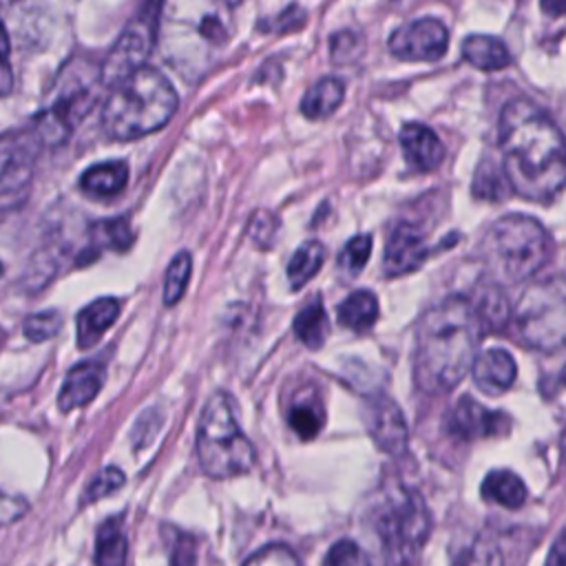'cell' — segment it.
<instances>
[{
    "label": "cell",
    "instance_id": "26",
    "mask_svg": "<svg viewBox=\"0 0 566 566\" xmlns=\"http://www.w3.org/2000/svg\"><path fill=\"white\" fill-rule=\"evenodd\" d=\"M329 332V321H327V312L323 307L321 296L312 298L294 318V334L296 338L310 347V349H318Z\"/></svg>",
    "mask_w": 566,
    "mask_h": 566
},
{
    "label": "cell",
    "instance_id": "3",
    "mask_svg": "<svg viewBox=\"0 0 566 566\" xmlns=\"http://www.w3.org/2000/svg\"><path fill=\"white\" fill-rule=\"evenodd\" d=\"M234 0H164L157 46L186 82L206 77L234 35Z\"/></svg>",
    "mask_w": 566,
    "mask_h": 566
},
{
    "label": "cell",
    "instance_id": "30",
    "mask_svg": "<svg viewBox=\"0 0 566 566\" xmlns=\"http://www.w3.org/2000/svg\"><path fill=\"white\" fill-rule=\"evenodd\" d=\"M473 195L478 199H486V201H500L509 195L511 184L506 179V172L502 166H495L491 159H484L473 177V186H471Z\"/></svg>",
    "mask_w": 566,
    "mask_h": 566
},
{
    "label": "cell",
    "instance_id": "12",
    "mask_svg": "<svg viewBox=\"0 0 566 566\" xmlns=\"http://www.w3.org/2000/svg\"><path fill=\"white\" fill-rule=\"evenodd\" d=\"M365 424L380 451L400 455L407 449V442H409L407 422L402 418L400 407L391 398L387 396L369 398L365 405Z\"/></svg>",
    "mask_w": 566,
    "mask_h": 566
},
{
    "label": "cell",
    "instance_id": "5",
    "mask_svg": "<svg viewBox=\"0 0 566 566\" xmlns=\"http://www.w3.org/2000/svg\"><path fill=\"white\" fill-rule=\"evenodd\" d=\"M104 84L102 66L77 55L57 71L49 99L35 117V135L44 144H62L88 115Z\"/></svg>",
    "mask_w": 566,
    "mask_h": 566
},
{
    "label": "cell",
    "instance_id": "14",
    "mask_svg": "<svg viewBox=\"0 0 566 566\" xmlns=\"http://www.w3.org/2000/svg\"><path fill=\"white\" fill-rule=\"evenodd\" d=\"M427 256H429V245H427L424 230L409 221H402L391 230L387 239L382 270L387 276H400L418 270Z\"/></svg>",
    "mask_w": 566,
    "mask_h": 566
},
{
    "label": "cell",
    "instance_id": "29",
    "mask_svg": "<svg viewBox=\"0 0 566 566\" xmlns=\"http://www.w3.org/2000/svg\"><path fill=\"white\" fill-rule=\"evenodd\" d=\"M325 248L318 241H305L287 263V281L292 290L303 287L323 265Z\"/></svg>",
    "mask_w": 566,
    "mask_h": 566
},
{
    "label": "cell",
    "instance_id": "38",
    "mask_svg": "<svg viewBox=\"0 0 566 566\" xmlns=\"http://www.w3.org/2000/svg\"><path fill=\"white\" fill-rule=\"evenodd\" d=\"M243 566H298V559L290 546L270 544L256 551Z\"/></svg>",
    "mask_w": 566,
    "mask_h": 566
},
{
    "label": "cell",
    "instance_id": "41",
    "mask_svg": "<svg viewBox=\"0 0 566 566\" xmlns=\"http://www.w3.org/2000/svg\"><path fill=\"white\" fill-rule=\"evenodd\" d=\"M197 562V546L190 535H177L170 553V566H195Z\"/></svg>",
    "mask_w": 566,
    "mask_h": 566
},
{
    "label": "cell",
    "instance_id": "22",
    "mask_svg": "<svg viewBox=\"0 0 566 566\" xmlns=\"http://www.w3.org/2000/svg\"><path fill=\"white\" fill-rule=\"evenodd\" d=\"M345 97V84L338 77H323L307 88L301 99V113L307 119L329 117Z\"/></svg>",
    "mask_w": 566,
    "mask_h": 566
},
{
    "label": "cell",
    "instance_id": "44",
    "mask_svg": "<svg viewBox=\"0 0 566 566\" xmlns=\"http://www.w3.org/2000/svg\"><path fill=\"white\" fill-rule=\"evenodd\" d=\"M539 7L546 15H555V18L566 15V0H539Z\"/></svg>",
    "mask_w": 566,
    "mask_h": 566
},
{
    "label": "cell",
    "instance_id": "45",
    "mask_svg": "<svg viewBox=\"0 0 566 566\" xmlns=\"http://www.w3.org/2000/svg\"><path fill=\"white\" fill-rule=\"evenodd\" d=\"M562 382L566 385V367H564V371H562Z\"/></svg>",
    "mask_w": 566,
    "mask_h": 566
},
{
    "label": "cell",
    "instance_id": "28",
    "mask_svg": "<svg viewBox=\"0 0 566 566\" xmlns=\"http://www.w3.org/2000/svg\"><path fill=\"white\" fill-rule=\"evenodd\" d=\"M128 539L117 520L99 526L95 537V566H126Z\"/></svg>",
    "mask_w": 566,
    "mask_h": 566
},
{
    "label": "cell",
    "instance_id": "18",
    "mask_svg": "<svg viewBox=\"0 0 566 566\" xmlns=\"http://www.w3.org/2000/svg\"><path fill=\"white\" fill-rule=\"evenodd\" d=\"M104 382V365L99 363H80L75 365L66 378L64 385L60 389V398L57 405L62 411H71L77 409L86 402H91L97 391L102 389Z\"/></svg>",
    "mask_w": 566,
    "mask_h": 566
},
{
    "label": "cell",
    "instance_id": "13",
    "mask_svg": "<svg viewBox=\"0 0 566 566\" xmlns=\"http://www.w3.org/2000/svg\"><path fill=\"white\" fill-rule=\"evenodd\" d=\"M509 424L506 413L491 411L469 396H462L447 416V431L460 440L502 436L509 431Z\"/></svg>",
    "mask_w": 566,
    "mask_h": 566
},
{
    "label": "cell",
    "instance_id": "16",
    "mask_svg": "<svg viewBox=\"0 0 566 566\" xmlns=\"http://www.w3.org/2000/svg\"><path fill=\"white\" fill-rule=\"evenodd\" d=\"M471 371H473V382L478 385L480 391L489 396H500L513 387L517 376V365L506 349L493 347L478 354Z\"/></svg>",
    "mask_w": 566,
    "mask_h": 566
},
{
    "label": "cell",
    "instance_id": "43",
    "mask_svg": "<svg viewBox=\"0 0 566 566\" xmlns=\"http://www.w3.org/2000/svg\"><path fill=\"white\" fill-rule=\"evenodd\" d=\"M544 566H566V526L557 533V537L546 555Z\"/></svg>",
    "mask_w": 566,
    "mask_h": 566
},
{
    "label": "cell",
    "instance_id": "36",
    "mask_svg": "<svg viewBox=\"0 0 566 566\" xmlns=\"http://www.w3.org/2000/svg\"><path fill=\"white\" fill-rule=\"evenodd\" d=\"M323 566H371V562L356 542L340 539L327 551Z\"/></svg>",
    "mask_w": 566,
    "mask_h": 566
},
{
    "label": "cell",
    "instance_id": "39",
    "mask_svg": "<svg viewBox=\"0 0 566 566\" xmlns=\"http://www.w3.org/2000/svg\"><path fill=\"white\" fill-rule=\"evenodd\" d=\"M329 46H332V60L334 62H340V64L352 62L363 51V38L358 33H352V31H340L332 38Z\"/></svg>",
    "mask_w": 566,
    "mask_h": 566
},
{
    "label": "cell",
    "instance_id": "19",
    "mask_svg": "<svg viewBox=\"0 0 566 566\" xmlns=\"http://www.w3.org/2000/svg\"><path fill=\"white\" fill-rule=\"evenodd\" d=\"M119 301L115 298H97L86 305L77 316V345L91 347L99 340V336L117 321Z\"/></svg>",
    "mask_w": 566,
    "mask_h": 566
},
{
    "label": "cell",
    "instance_id": "6",
    "mask_svg": "<svg viewBox=\"0 0 566 566\" xmlns=\"http://www.w3.org/2000/svg\"><path fill=\"white\" fill-rule=\"evenodd\" d=\"M489 270L504 283H520L533 276L551 254V237L544 226L526 214L497 219L484 237Z\"/></svg>",
    "mask_w": 566,
    "mask_h": 566
},
{
    "label": "cell",
    "instance_id": "23",
    "mask_svg": "<svg viewBox=\"0 0 566 566\" xmlns=\"http://www.w3.org/2000/svg\"><path fill=\"white\" fill-rule=\"evenodd\" d=\"M526 495L522 478L509 469H495L482 482V497L506 509H520L526 502Z\"/></svg>",
    "mask_w": 566,
    "mask_h": 566
},
{
    "label": "cell",
    "instance_id": "1",
    "mask_svg": "<svg viewBox=\"0 0 566 566\" xmlns=\"http://www.w3.org/2000/svg\"><path fill=\"white\" fill-rule=\"evenodd\" d=\"M502 168L511 190L537 203L566 186V139L555 122L528 99H511L500 115Z\"/></svg>",
    "mask_w": 566,
    "mask_h": 566
},
{
    "label": "cell",
    "instance_id": "24",
    "mask_svg": "<svg viewBox=\"0 0 566 566\" xmlns=\"http://www.w3.org/2000/svg\"><path fill=\"white\" fill-rule=\"evenodd\" d=\"M287 422L301 440H312L325 424V409L316 394H298L287 411Z\"/></svg>",
    "mask_w": 566,
    "mask_h": 566
},
{
    "label": "cell",
    "instance_id": "11",
    "mask_svg": "<svg viewBox=\"0 0 566 566\" xmlns=\"http://www.w3.org/2000/svg\"><path fill=\"white\" fill-rule=\"evenodd\" d=\"M449 31L436 18H420L389 35V51L409 62H436L447 53Z\"/></svg>",
    "mask_w": 566,
    "mask_h": 566
},
{
    "label": "cell",
    "instance_id": "8",
    "mask_svg": "<svg viewBox=\"0 0 566 566\" xmlns=\"http://www.w3.org/2000/svg\"><path fill=\"white\" fill-rule=\"evenodd\" d=\"M517 338L537 352L566 349V276H548L531 283L513 307Z\"/></svg>",
    "mask_w": 566,
    "mask_h": 566
},
{
    "label": "cell",
    "instance_id": "35",
    "mask_svg": "<svg viewBox=\"0 0 566 566\" xmlns=\"http://www.w3.org/2000/svg\"><path fill=\"white\" fill-rule=\"evenodd\" d=\"M62 327V316L55 310H46V312H38L31 314L24 321V336L33 343H42L49 340L51 336H55Z\"/></svg>",
    "mask_w": 566,
    "mask_h": 566
},
{
    "label": "cell",
    "instance_id": "27",
    "mask_svg": "<svg viewBox=\"0 0 566 566\" xmlns=\"http://www.w3.org/2000/svg\"><path fill=\"white\" fill-rule=\"evenodd\" d=\"M133 241V232L126 219H106V221H97L91 228V250L82 256L80 263L95 259L104 248L106 250H126Z\"/></svg>",
    "mask_w": 566,
    "mask_h": 566
},
{
    "label": "cell",
    "instance_id": "31",
    "mask_svg": "<svg viewBox=\"0 0 566 566\" xmlns=\"http://www.w3.org/2000/svg\"><path fill=\"white\" fill-rule=\"evenodd\" d=\"M473 307H475L484 329L486 327L489 329H502L511 321V316H513V310H509L506 296L497 287L484 290Z\"/></svg>",
    "mask_w": 566,
    "mask_h": 566
},
{
    "label": "cell",
    "instance_id": "9",
    "mask_svg": "<svg viewBox=\"0 0 566 566\" xmlns=\"http://www.w3.org/2000/svg\"><path fill=\"white\" fill-rule=\"evenodd\" d=\"M431 533V515L418 491L400 486L378 517L385 566H418L420 551Z\"/></svg>",
    "mask_w": 566,
    "mask_h": 566
},
{
    "label": "cell",
    "instance_id": "33",
    "mask_svg": "<svg viewBox=\"0 0 566 566\" xmlns=\"http://www.w3.org/2000/svg\"><path fill=\"white\" fill-rule=\"evenodd\" d=\"M453 566H504V557L493 539L478 537L469 548L460 553Z\"/></svg>",
    "mask_w": 566,
    "mask_h": 566
},
{
    "label": "cell",
    "instance_id": "10",
    "mask_svg": "<svg viewBox=\"0 0 566 566\" xmlns=\"http://www.w3.org/2000/svg\"><path fill=\"white\" fill-rule=\"evenodd\" d=\"M161 7L164 0H144L137 15L124 27L122 35L117 38L102 64L106 86L119 84L133 71L144 66V60L150 55L159 38Z\"/></svg>",
    "mask_w": 566,
    "mask_h": 566
},
{
    "label": "cell",
    "instance_id": "40",
    "mask_svg": "<svg viewBox=\"0 0 566 566\" xmlns=\"http://www.w3.org/2000/svg\"><path fill=\"white\" fill-rule=\"evenodd\" d=\"M305 24V9H301L298 4H290L283 13H279L274 18V22H261L259 29H268V31H276V33H290L296 31Z\"/></svg>",
    "mask_w": 566,
    "mask_h": 566
},
{
    "label": "cell",
    "instance_id": "25",
    "mask_svg": "<svg viewBox=\"0 0 566 566\" xmlns=\"http://www.w3.org/2000/svg\"><path fill=\"white\" fill-rule=\"evenodd\" d=\"M376 318H378V298L369 290L352 292L338 305V323L354 332L371 329Z\"/></svg>",
    "mask_w": 566,
    "mask_h": 566
},
{
    "label": "cell",
    "instance_id": "7",
    "mask_svg": "<svg viewBox=\"0 0 566 566\" xmlns=\"http://www.w3.org/2000/svg\"><path fill=\"white\" fill-rule=\"evenodd\" d=\"M197 455L206 475L214 480L248 473L254 464V447L243 436L232 400L217 391L206 402L197 429Z\"/></svg>",
    "mask_w": 566,
    "mask_h": 566
},
{
    "label": "cell",
    "instance_id": "21",
    "mask_svg": "<svg viewBox=\"0 0 566 566\" xmlns=\"http://www.w3.org/2000/svg\"><path fill=\"white\" fill-rule=\"evenodd\" d=\"M128 179V164L126 161H106L95 164L80 177V188L91 197H113L124 190Z\"/></svg>",
    "mask_w": 566,
    "mask_h": 566
},
{
    "label": "cell",
    "instance_id": "42",
    "mask_svg": "<svg viewBox=\"0 0 566 566\" xmlns=\"http://www.w3.org/2000/svg\"><path fill=\"white\" fill-rule=\"evenodd\" d=\"M276 232V219L270 212H259L254 214L252 223H250V237L259 243V245H272V237Z\"/></svg>",
    "mask_w": 566,
    "mask_h": 566
},
{
    "label": "cell",
    "instance_id": "37",
    "mask_svg": "<svg viewBox=\"0 0 566 566\" xmlns=\"http://www.w3.org/2000/svg\"><path fill=\"white\" fill-rule=\"evenodd\" d=\"M124 484V473L117 467H106L102 469L86 486L84 491V500L86 502H97L104 495L115 493L119 486Z\"/></svg>",
    "mask_w": 566,
    "mask_h": 566
},
{
    "label": "cell",
    "instance_id": "20",
    "mask_svg": "<svg viewBox=\"0 0 566 566\" xmlns=\"http://www.w3.org/2000/svg\"><path fill=\"white\" fill-rule=\"evenodd\" d=\"M464 60L480 71H500L511 64V53L506 44L491 35H469L462 42Z\"/></svg>",
    "mask_w": 566,
    "mask_h": 566
},
{
    "label": "cell",
    "instance_id": "15",
    "mask_svg": "<svg viewBox=\"0 0 566 566\" xmlns=\"http://www.w3.org/2000/svg\"><path fill=\"white\" fill-rule=\"evenodd\" d=\"M33 148L29 139H11L9 135L2 142V206L4 210L18 206L31 184L33 175Z\"/></svg>",
    "mask_w": 566,
    "mask_h": 566
},
{
    "label": "cell",
    "instance_id": "4",
    "mask_svg": "<svg viewBox=\"0 0 566 566\" xmlns=\"http://www.w3.org/2000/svg\"><path fill=\"white\" fill-rule=\"evenodd\" d=\"M177 106L170 80L153 66H139L111 88L102 106V126L111 139L130 142L159 130Z\"/></svg>",
    "mask_w": 566,
    "mask_h": 566
},
{
    "label": "cell",
    "instance_id": "17",
    "mask_svg": "<svg viewBox=\"0 0 566 566\" xmlns=\"http://www.w3.org/2000/svg\"><path fill=\"white\" fill-rule=\"evenodd\" d=\"M400 148L411 168L420 172L436 170L444 159V146L438 135L418 122H409L400 128Z\"/></svg>",
    "mask_w": 566,
    "mask_h": 566
},
{
    "label": "cell",
    "instance_id": "2",
    "mask_svg": "<svg viewBox=\"0 0 566 566\" xmlns=\"http://www.w3.org/2000/svg\"><path fill=\"white\" fill-rule=\"evenodd\" d=\"M482 329L473 303L462 296L427 310L416 327V385L431 396L451 391L473 367Z\"/></svg>",
    "mask_w": 566,
    "mask_h": 566
},
{
    "label": "cell",
    "instance_id": "34",
    "mask_svg": "<svg viewBox=\"0 0 566 566\" xmlns=\"http://www.w3.org/2000/svg\"><path fill=\"white\" fill-rule=\"evenodd\" d=\"M369 252H371V237L369 234H358V237L349 239L345 243V248L340 250L338 265L347 274H358L365 268V263L369 259Z\"/></svg>",
    "mask_w": 566,
    "mask_h": 566
},
{
    "label": "cell",
    "instance_id": "32",
    "mask_svg": "<svg viewBox=\"0 0 566 566\" xmlns=\"http://www.w3.org/2000/svg\"><path fill=\"white\" fill-rule=\"evenodd\" d=\"M190 270H192V259L188 252H179L168 270H166V281H164V303L166 305H175L181 296L184 290L190 281Z\"/></svg>",
    "mask_w": 566,
    "mask_h": 566
}]
</instances>
